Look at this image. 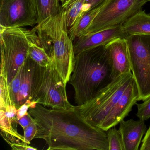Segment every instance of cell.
<instances>
[{
	"label": "cell",
	"mask_w": 150,
	"mask_h": 150,
	"mask_svg": "<svg viewBox=\"0 0 150 150\" xmlns=\"http://www.w3.org/2000/svg\"><path fill=\"white\" fill-rule=\"evenodd\" d=\"M29 113L38 127L35 139H41L47 150H109L106 132L88 122L74 106L47 108L37 103Z\"/></svg>",
	"instance_id": "1"
},
{
	"label": "cell",
	"mask_w": 150,
	"mask_h": 150,
	"mask_svg": "<svg viewBox=\"0 0 150 150\" xmlns=\"http://www.w3.org/2000/svg\"><path fill=\"white\" fill-rule=\"evenodd\" d=\"M113 64L105 45L75 55L69 82L74 88L77 106L83 105L113 80Z\"/></svg>",
	"instance_id": "2"
},
{
	"label": "cell",
	"mask_w": 150,
	"mask_h": 150,
	"mask_svg": "<svg viewBox=\"0 0 150 150\" xmlns=\"http://www.w3.org/2000/svg\"><path fill=\"white\" fill-rule=\"evenodd\" d=\"M34 29L38 44L50 55L53 66L67 85L73 71L75 54L64 12L62 9L59 14L46 19Z\"/></svg>",
	"instance_id": "3"
},
{
	"label": "cell",
	"mask_w": 150,
	"mask_h": 150,
	"mask_svg": "<svg viewBox=\"0 0 150 150\" xmlns=\"http://www.w3.org/2000/svg\"><path fill=\"white\" fill-rule=\"evenodd\" d=\"M37 34L24 28H0L1 63L0 76L8 84L13 80L28 55L30 44L35 40Z\"/></svg>",
	"instance_id": "4"
},
{
	"label": "cell",
	"mask_w": 150,
	"mask_h": 150,
	"mask_svg": "<svg viewBox=\"0 0 150 150\" xmlns=\"http://www.w3.org/2000/svg\"><path fill=\"white\" fill-rule=\"evenodd\" d=\"M66 84L53 64L46 67L38 65L33 84L31 101L52 108L69 109Z\"/></svg>",
	"instance_id": "5"
},
{
	"label": "cell",
	"mask_w": 150,
	"mask_h": 150,
	"mask_svg": "<svg viewBox=\"0 0 150 150\" xmlns=\"http://www.w3.org/2000/svg\"><path fill=\"white\" fill-rule=\"evenodd\" d=\"M133 78L132 72L120 75L91 100L76 108L88 122L100 128Z\"/></svg>",
	"instance_id": "6"
},
{
	"label": "cell",
	"mask_w": 150,
	"mask_h": 150,
	"mask_svg": "<svg viewBox=\"0 0 150 150\" xmlns=\"http://www.w3.org/2000/svg\"><path fill=\"white\" fill-rule=\"evenodd\" d=\"M132 73L138 90V101L150 96V35H133L126 38Z\"/></svg>",
	"instance_id": "7"
},
{
	"label": "cell",
	"mask_w": 150,
	"mask_h": 150,
	"mask_svg": "<svg viewBox=\"0 0 150 150\" xmlns=\"http://www.w3.org/2000/svg\"><path fill=\"white\" fill-rule=\"evenodd\" d=\"M149 1L150 0H109L101 8L81 36L122 25Z\"/></svg>",
	"instance_id": "8"
},
{
	"label": "cell",
	"mask_w": 150,
	"mask_h": 150,
	"mask_svg": "<svg viewBox=\"0 0 150 150\" xmlns=\"http://www.w3.org/2000/svg\"><path fill=\"white\" fill-rule=\"evenodd\" d=\"M38 24L31 0H0V28L33 27Z\"/></svg>",
	"instance_id": "9"
},
{
	"label": "cell",
	"mask_w": 150,
	"mask_h": 150,
	"mask_svg": "<svg viewBox=\"0 0 150 150\" xmlns=\"http://www.w3.org/2000/svg\"><path fill=\"white\" fill-rule=\"evenodd\" d=\"M138 97L137 86L133 78L115 106L101 125L100 129L107 131L120 123L129 115L133 106L138 101Z\"/></svg>",
	"instance_id": "10"
},
{
	"label": "cell",
	"mask_w": 150,
	"mask_h": 150,
	"mask_svg": "<svg viewBox=\"0 0 150 150\" xmlns=\"http://www.w3.org/2000/svg\"><path fill=\"white\" fill-rule=\"evenodd\" d=\"M127 36L123 31L122 25L82 35L73 41L74 53L76 55L89 49L105 45L116 38H126Z\"/></svg>",
	"instance_id": "11"
},
{
	"label": "cell",
	"mask_w": 150,
	"mask_h": 150,
	"mask_svg": "<svg viewBox=\"0 0 150 150\" xmlns=\"http://www.w3.org/2000/svg\"><path fill=\"white\" fill-rule=\"evenodd\" d=\"M113 64V79L122 74L132 72L128 41L126 38H117L106 45Z\"/></svg>",
	"instance_id": "12"
},
{
	"label": "cell",
	"mask_w": 150,
	"mask_h": 150,
	"mask_svg": "<svg viewBox=\"0 0 150 150\" xmlns=\"http://www.w3.org/2000/svg\"><path fill=\"white\" fill-rule=\"evenodd\" d=\"M119 131L121 133L124 150H138L145 134L146 126L145 121L132 119L120 123Z\"/></svg>",
	"instance_id": "13"
},
{
	"label": "cell",
	"mask_w": 150,
	"mask_h": 150,
	"mask_svg": "<svg viewBox=\"0 0 150 150\" xmlns=\"http://www.w3.org/2000/svg\"><path fill=\"white\" fill-rule=\"evenodd\" d=\"M38 65L28 55L23 65V73L19 93L15 106L18 109L28 101H31L36 72Z\"/></svg>",
	"instance_id": "14"
},
{
	"label": "cell",
	"mask_w": 150,
	"mask_h": 150,
	"mask_svg": "<svg viewBox=\"0 0 150 150\" xmlns=\"http://www.w3.org/2000/svg\"><path fill=\"white\" fill-rule=\"evenodd\" d=\"M127 35H150V14L141 10L122 25Z\"/></svg>",
	"instance_id": "15"
},
{
	"label": "cell",
	"mask_w": 150,
	"mask_h": 150,
	"mask_svg": "<svg viewBox=\"0 0 150 150\" xmlns=\"http://www.w3.org/2000/svg\"><path fill=\"white\" fill-rule=\"evenodd\" d=\"M1 133L9 145L24 143V136L20 135L17 130L18 121H13L7 117L3 110H0Z\"/></svg>",
	"instance_id": "16"
},
{
	"label": "cell",
	"mask_w": 150,
	"mask_h": 150,
	"mask_svg": "<svg viewBox=\"0 0 150 150\" xmlns=\"http://www.w3.org/2000/svg\"><path fill=\"white\" fill-rule=\"evenodd\" d=\"M37 16L38 24L62 11L60 0H31Z\"/></svg>",
	"instance_id": "17"
},
{
	"label": "cell",
	"mask_w": 150,
	"mask_h": 150,
	"mask_svg": "<svg viewBox=\"0 0 150 150\" xmlns=\"http://www.w3.org/2000/svg\"><path fill=\"white\" fill-rule=\"evenodd\" d=\"M64 12L67 25L70 28L74 24L83 11L87 0H60Z\"/></svg>",
	"instance_id": "18"
},
{
	"label": "cell",
	"mask_w": 150,
	"mask_h": 150,
	"mask_svg": "<svg viewBox=\"0 0 150 150\" xmlns=\"http://www.w3.org/2000/svg\"><path fill=\"white\" fill-rule=\"evenodd\" d=\"M101 8H93L81 13L76 22L68 29V35L73 42L76 38L81 36L82 32L91 24Z\"/></svg>",
	"instance_id": "19"
},
{
	"label": "cell",
	"mask_w": 150,
	"mask_h": 150,
	"mask_svg": "<svg viewBox=\"0 0 150 150\" xmlns=\"http://www.w3.org/2000/svg\"><path fill=\"white\" fill-rule=\"evenodd\" d=\"M37 38L30 44L28 50V56L38 65L46 67L53 64L52 59L45 50L36 42Z\"/></svg>",
	"instance_id": "20"
},
{
	"label": "cell",
	"mask_w": 150,
	"mask_h": 150,
	"mask_svg": "<svg viewBox=\"0 0 150 150\" xmlns=\"http://www.w3.org/2000/svg\"><path fill=\"white\" fill-rule=\"evenodd\" d=\"M0 110H5L8 107L14 105L11 99L9 84L2 76H0Z\"/></svg>",
	"instance_id": "21"
},
{
	"label": "cell",
	"mask_w": 150,
	"mask_h": 150,
	"mask_svg": "<svg viewBox=\"0 0 150 150\" xmlns=\"http://www.w3.org/2000/svg\"><path fill=\"white\" fill-rule=\"evenodd\" d=\"M106 132L109 150H124L122 136L119 129L113 127Z\"/></svg>",
	"instance_id": "22"
},
{
	"label": "cell",
	"mask_w": 150,
	"mask_h": 150,
	"mask_svg": "<svg viewBox=\"0 0 150 150\" xmlns=\"http://www.w3.org/2000/svg\"><path fill=\"white\" fill-rule=\"evenodd\" d=\"M23 73V65L18 70L10 84H9L10 95L13 104L15 106L16 100L19 93Z\"/></svg>",
	"instance_id": "23"
},
{
	"label": "cell",
	"mask_w": 150,
	"mask_h": 150,
	"mask_svg": "<svg viewBox=\"0 0 150 150\" xmlns=\"http://www.w3.org/2000/svg\"><path fill=\"white\" fill-rule=\"evenodd\" d=\"M141 103H136L137 112L136 116L140 120L145 121L150 118V96Z\"/></svg>",
	"instance_id": "24"
},
{
	"label": "cell",
	"mask_w": 150,
	"mask_h": 150,
	"mask_svg": "<svg viewBox=\"0 0 150 150\" xmlns=\"http://www.w3.org/2000/svg\"><path fill=\"white\" fill-rule=\"evenodd\" d=\"M24 131V143L29 145L30 141L35 139V136L38 131V127L35 121H34L28 127H26Z\"/></svg>",
	"instance_id": "25"
},
{
	"label": "cell",
	"mask_w": 150,
	"mask_h": 150,
	"mask_svg": "<svg viewBox=\"0 0 150 150\" xmlns=\"http://www.w3.org/2000/svg\"><path fill=\"white\" fill-rule=\"evenodd\" d=\"M109 1V0H87L82 13L93 8L102 7Z\"/></svg>",
	"instance_id": "26"
},
{
	"label": "cell",
	"mask_w": 150,
	"mask_h": 150,
	"mask_svg": "<svg viewBox=\"0 0 150 150\" xmlns=\"http://www.w3.org/2000/svg\"><path fill=\"white\" fill-rule=\"evenodd\" d=\"M37 104V103H36L29 100L17 109V112H16V115H17L18 120L23 117L28 112L30 108L35 107Z\"/></svg>",
	"instance_id": "27"
},
{
	"label": "cell",
	"mask_w": 150,
	"mask_h": 150,
	"mask_svg": "<svg viewBox=\"0 0 150 150\" xmlns=\"http://www.w3.org/2000/svg\"><path fill=\"white\" fill-rule=\"evenodd\" d=\"M34 121L35 119L28 112L24 116L18 120V123L22 126L23 129H24Z\"/></svg>",
	"instance_id": "28"
},
{
	"label": "cell",
	"mask_w": 150,
	"mask_h": 150,
	"mask_svg": "<svg viewBox=\"0 0 150 150\" xmlns=\"http://www.w3.org/2000/svg\"><path fill=\"white\" fill-rule=\"evenodd\" d=\"M140 150H150V125L142 140Z\"/></svg>",
	"instance_id": "29"
},
{
	"label": "cell",
	"mask_w": 150,
	"mask_h": 150,
	"mask_svg": "<svg viewBox=\"0 0 150 150\" xmlns=\"http://www.w3.org/2000/svg\"><path fill=\"white\" fill-rule=\"evenodd\" d=\"M13 150H36L37 149L35 147L29 146L24 143H21L19 144H13L10 145Z\"/></svg>",
	"instance_id": "30"
},
{
	"label": "cell",
	"mask_w": 150,
	"mask_h": 150,
	"mask_svg": "<svg viewBox=\"0 0 150 150\" xmlns=\"http://www.w3.org/2000/svg\"></svg>",
	"instance_id": "31"
}]
</instances>
